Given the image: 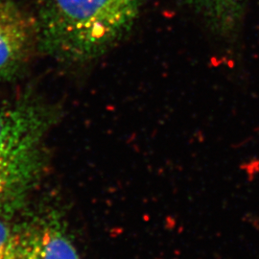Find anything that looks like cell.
I'll list each match as a JSON object with an SVG mask.
<instances>
[{
	"instance_id": "cell-3",
	"label": "cell",
	"mask_w": 259,
	"mask_h": 259,
	"mask_svg": "<svg viewBox=\"0 0 259 259\" xmlns=\"http://www.w3.org/2000/svg\"><path fill=\"white\" fill-rule=\"evenodd\" d=\"M4 259H82L74 242L54 222L35 220L13 230Z\"/></svg>"
},
{
	"instance_id": "cell-6",
	"label": "cell",
	"mask_w": 259,
	"mask_h": 259,
	"mask_svg": "<svg viewBox=\"0 0 259 259\" xmlns=\"http://www.w3.org/2000/svg\"><path fill=\"white\" fill-rule=\"evenodd\" d=\"M13 230L0 219V259H4Z\"/></svg>"
},
{
	"instance_id": "cell-5",
	"label": "cell",
	"mask_w": 259,
	"mask_h": 259,
	"mask_svg": "<svg viewBox=\"0 0 259 259\" xmlns=\"http://www.w3.org/2000/svg\"><path fill=\"white\" fill-rule=\"evenodd\" d=\"M248 0H191L195 10L215 31L228 33L237 26Z\"/></svg>"
},
{
	"instance_id": "cell-1",
	"label": "cell",
	"mask_w": 259,
	"mask_h": 259,
	"mask_svg": "<svg viewBox=\"0 0 259 259\" xmlns=\"http://www.w3.org/2000/svg\"><path fill=\"white\" fill-rule=\"evenodd\" d=\"M146 0H44L37 33L49 54L68 63L103 55L134 27Z\"/></svg>"
},
{
	"instance_id": "cell-4",
	"label": "cell",
	"mask_w": 259,
	"mask_h": 259,
	"mask_svg": "<svg viewBox=\"0 0 259 259\" xmlns=\"http://www.w3.org/2000/svg\"><path fill=\"white\" fill-rule=\"evenodd\" d=\"M36 32L13 0H0V80L16 74L25 63Z\"/></svg>"
},
{
	"instance_id": "cell-2",
	"label": "cell",
	"mask_w": 259,
	"mask_h": 259,
	"mask_svg": "<svg viewBox=\"0 0 259 259\" xmlns=\"http://www.w3.org/2000/svg\"><path fill=\"white\" fill-rule=\"evenodd\" d=\"M47 122L37 106L0 105V185L18 191L30 180Z\"/></svg>"
},
{
	"instance_id": "cell-7",
	"label": "cell",
	"mask_w": 259,
	"mask_h": 259,
	"mask_svg": "<svg viewBox=\"0 0 259 259\" xmlns=\"http://www.w3.org/2000/svg\"><path fill=\"white\" fill-rule=\"evenodd\" d=\"M14 194H15V192L13 190H11L10 188L4 186V185H0V204L4 200L8 199L10 196H13Z\"/></svg>"
}]
</instances>
